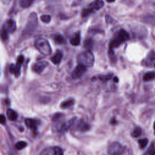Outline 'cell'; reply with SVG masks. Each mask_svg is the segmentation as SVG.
Instances as JSON below:
<instances>
[{"mask_svg":"<svg viewBox=\"0 0 155 155\" xmlns=\"http://www.w3.org/2000/svg\"><path fill=\"white\" fill-rule=\"evenodd\" d=\"M53 39L54 42L57 44H62L65 42L64 38L63 36L60 35V34H56L54 35L53 36Z\"/></svg>","mask_w":155,"mask_h":155,"instance_id":"23","label":"cell"},{"mask_svg":"<svg viewBox=\"0 0 155 155\" xmlns=\"http://www.w3.org/2000/svg\"><path fill=\"white\" fill-rule=\"evenodd\" d=\"M86 71H87V67H86L83 64H79L72 72L71 74L72 78L74 79L80 78L85 74Z\"/></svg>","mask_w":155,"mask_h":155,"instance_id":"7","label":"cell"},{"mask_svg":"<svg viewBox=\"0 0 155 155\" xmlns=\"http://www.w3.org/2000/svg\"><path fill=\"white\" fill-rule=\"evenodd\" d=\"M124 148L122 147V145L117 142L112 143L110 146L108 147L107 150L108 154L111 155L122 154L124 153Z\"/></svg>","mask_w":155,"mask_h":155,"instance_id":"6","label":"cell"},{"mask_svg":"<svg viewBox=\"0 0 155 155\" xmlns=\"http://www.w3.org/2000/svg\"><path fill=\"white\" fill-rule=\"evenodd\" d=\"M106 1L107 2H108V3H113V2H114L115 1V0H106Z\"/></svg>","mask_w":155,"mask_h":155,"instance_id":"38","label":"cell"},{"mask_svg":"<svg viewBox=\"0 0 155 155\" xmlns=\"http://www.w3.org/2000/svg\"><path fill=\"white\" fill-rule=\"evenodd\" d=\"M9 71L13 74L16 77H18L20 75L21 71V65L16 64V65L11 64L9 66Z\"/></svg>","mask_w":155,"mask_h":155,"instance_id":"13","label":"cell"},{"mask_svg":"<svg viewBox=\"0 0 155 155\" xmlns=\"http://www.w3.org/2000/svg\"><path fill=\"white\" fill-rule=\"evenodd\" d=\"M154 63L155 64V53L153 52L149 53V54L146 59V62H145V64H146L147 66H151Z\"/></svg>","mask_w":155,"mask_h":155,"instance_id":"18","label":"cell"},{"mask_svg":"<svg viewBox=\"0 0 155 155\" xmlns=\"http://www.w3.org/2000/svg\"><path fill=\"white\" fill-rule=\"evenodd\" d=\"M70 43L71 45H74V46H77V45H79L81 42V35L80 33L78 32L76 33L73 37L70 39Z\"/></svg>","mask_w":155,"mask_h":155,"instance_id":"15","label":"cell"},{"mask_svg":"<svg viewBox=\"0 0 155 155\" xmlns=\"http://www.w3.org/2000/svg\"><path fill=\"white\" fill-rule=\"evenodd\" d=\"M48 66V62L46 61H39L33 66V70L36 74H40L43 71L45 68Z\"/></svg>","mask_w":155,"mask_h":155,"instance_id":"9","label":"cell"},{"mask_svg":"<svg viewBox=\"0 0 155 155\" xmlns=\"http://www.w3.org/2000/svg\"><path fill=\"white\" fill-rule=\"evenodd\" d=\"M27 144L26 142L20 141V142H18L15 144V148L18 150H21L24 149L27 146Z\"/></svg>","mask_w":155,"mask_h":155,"instance_id":"25","label":"cell"},{"mask_svg":"<svg viewBox=\"0 0 155 155\" xmlns=\"http://www.w3.org/2000/svg\"><path fill=\"white\" fill-rule=\"evenodd\" d=\"M35 46L37 50L45 56H47L52 53V49L49 41L43 38H38L35 42Z\"/></svg>","mask_w":155,"mask_h":155,"instance_id":"4","label":"cell"},{"mask_svg":"<svg viewBox=\"0 0 155 155\" xmlns=\"http://www.w3.org/2000/svg\"><path fill=\"white\" fill-rule=\"evenodd\" d=\"M6 113H7L8 119L9 120L13 121H15L17 120L18 116V113L15 111L12 110V109H11V108L8 109V110H7Z\"/></svg>","mask_w":155,"mask_h":155,"instance_id":"17","label":"cell"},{"mask_svg":"<svg viewBox=\"0 0 155 155\" xmlns=\"http://www.w3.org/2000/svg\"><path fill=\"white\" fill-rule=\"evenodd\" d=\"M90 128V125L84 122L81 121L78 124V129L81 132H86Z\"/></svg>","mask_w":155,"mask_h":155,"instance_id":"21","label":"cell"},{"mask_svg":"<svg viewBox=\"0 0 155 155\" xmlns=\"http://www.w3.org/2000/svg\"><path fill=\"white\" fill-rule=\"evenodd\" d=\"M0 121H1V124H4L6 123V117L4 115H1V118H0Z\"/></svg>","mask_w":155,"mask_h":155,"instance_id":"34","label":"cell"},{"mask_svg":"<svg viewBox=\"0 0 155 155\" xmlns=\"http://www.w3.org/2000/svg\"><path fill=\"white\" fill-rule=\"evenodd\" d=\"M112 77V74H108L106 75H99L96 79H99L103 82L110 80Z\"/></svg>","mask_w":155,"mask_h":155,"instance_id":"26","label":"cell"},{"mask_svg":"<svg viewBox=\"0 0 155 155\" xmlns=\"http://www.w3.org/2000/svg\"><path fill=\"white\" fill-rule=\"evenodd\" d=\"M41 20L44 23H49L51 21V16L48 15H44L41 16Z\"/></svg>","mask_w":155,"mask_h":155,"instance_id":"28","label":"cell"},{"mask_svg":"<svg viewBox=\"0 0 155 155\" xmlns=\"http://www.w3.org/2000/svg\"><path fill=\"white\" fill-rule=\"evenodd\" d=\"M34 0H20V5L22 8H28L33 3Z\"/></svg>","mask_w":155,"mask_h":155,"instance_id":"22","label":"cell"},{"mask_svg":"<svg viewBox=\"0 0 155 155\" xmlns=\"http://www.w3.org/2000/svg\"><path fill=\"white\" fill-rule=\"evenodd\" d=\"M129 38L130 35L128 32L124 29L120 30L115 34L113 40L111 41L109 45V51H113L114 48L120 46L122 43L129 40Z\"/></svg>","mask_w":155,"mask_h":155,"instance_id":"1","label":"cell"},{"mask_svg":"<svg viewBox=\"0 0 155 155\" xmlns=\"http://www.w3.org/2000/svg\"><path fill=\"white\" fill-rule=\"evenodd\" d=\"M38 26V16L35 12L32 13L27 21L25 27L23 32V35L24 37L27 38L30 36L36 30Z\"/></svg>","mask_w":155,"mask_h":155,"instance_id":"2","label":"cell"},{"mask_svg":"<svg viewBox=\"0 0 155 155\" xmlns=\"http://www.w3.org/2000/svg\"><path fill=\"white\" fill-rule=\"evenodd\" d=\"M93 44H94V42H93V41L92 40V38H87L85 41H84V47L86 49H87V50H90L91 49H92L93 47Z\"/></svg>","mask_w":155,"mask_h":155,"instance_id":"19","label":"cell"},{"mask_svg":"<svg viewBox=\"0 0 155 155\" xmlns=\"http://www.w3.org/2000/svg\"><path fill=\"white\" fill-rule=\"evenodd\" d=\"M116 123H117V121L115 119V118H113V119L111 120L110 124H111L112 125H115Z\"/></svg>","mask_w":155,"mask_h":155,"instance_id":"36","label":"cell"},{"mask_svg":"<svg viewBox=\"0 0 155 155\" xmlns=\"http://www.w3.org/2000/svg\"><path fill=\"white\" fill-rule=\"evenodd\" d=\"M62 57H63V54L62 52L58 50L55 53V54H54L53 57L50 58V60L53 64H58L61 61Z\"/></svg>","mask_w":155,"mask_h":155,"instance_id":"14","label":"cell"},{"mask_svg":"<svg viewBox=\"0 0 155 155\" xmlns=\"http://www.w3.org/2000/svg\"><path fill=\"white\" fill-rule=\"evenodd\" d=\"M118 81H119V79H118L117 77H115V78H114V81H115V82H116V83H117Z\"/></svg>","mask_w":155,"mask_h":155,"instance_id":"37","label":"cell"},{"mask_svg":"<svg viewBox=\"0 0 155 155\" xmlns=\"http://www.w3.org/2000/svg\"><path fill=\"white\" fill-rule=\"evenodd\" d=\"M92 13V11L90 10V8H84V9H83V11H82L81 15L83 17H86V16H88L90 13Z\"/></svg>","mask_w":155,"mask_h":155,"instance_id":"30","label":"cell"},{"mask_svg":"<svg viewBox=\"0 0 155 155\" xmlns=\"http://www.w3.org/2000/svg\"><path fill=\"white\" fill-rule=\"evenodd\" d=\"M75 103V100L72 98L66 100V101L62 102L60 105V107L62 109H67L71 107Z\"/></svg>","mask_w":155,"mask_h":155,"instance_id":"16","label":"cell"},{"mask_svg":"<svg viewBox=\"0 0 155 155\" xmlns=\"http://www.w3.org/2000/svg\"><path fill=\"white\" fill-rule=\"evenodd\" d=\"M25 123L26 126L28 128L30 129L33 132L37 131L38 129V121H36L33 119H30V118H27L25 120Z\"/></svg>","mask_w":155,"mask_h":155,"instance_id":"12","label":"cell"},{"mask_svg":"<svg viewBox=\"0 0 155 155\" xmlns=\"http://www.w3.org/2000/svg\"><path fill=\"white\" fill-rule=\"evenodd\" d=\"M74 122V119H72L66 121H57V124L54 125V130L59 133H64L70 128Z\"/></svg>","mask_w":155,"mask_h":155,"instance_id":"5","label":"cell"},{"mask_svg":"<svg viewBox=\"0 0 155 155\" xmlns=\"http://www.w3.org/2000/svg\"><path fill=\"white\" fill-rule=\"evenodd\" d=\"M62 117V114L61 113H56V114H54L52 117V121H54V122H57Z\"/></svg>","mask_w":155,"mask_h":155,"instance_id":"31","label":"cell"},{"mask_svg":"<svg viewBox=\"0 0 155 155\" xmlns=\"http://www.w3.org/2000/svg\"><path fill=\"white\" fill-rule=\"evenodd\" d=\"M142 130L140 127H136L133 132V136L134 138H137L141 134Z\"/></svg>","mask_w":155,"mask_h":155,"instance_id":"27","label":"cell"},{"mask_svg":"<svg viewBox=\"0 0 155 155\" xmlns=\"http://www.w3.org/2000/svg\"><path fill=\"white\" fill-rule=\"evenodd\" d=\"M104 6V2L103 0H95L92 3H91L88 8H90L92 12L95 11H98L103 8Z\"/></svg>","mask_w":155,"mask_h":155,"instance_id":"11","label":"cell"},{"mask_svg":"<svg viewBox=\"0 0 155 155\" xmlns=\"http://www.w3.org/2000/svg\"><path fill=\"white\" fill-rule=\"evenodd\" d=\"M154 67H155V64H154Z\"/></svg>","mask_w":155,"mask_h":155,"instance_id":"40","label":"cell"},{"mask_svg":"<svg viewBox=\"0 0 155 155\" xmlns=\"http://www.w3.org/2000/svg\"><path fill=\"white\" fill-rule=\"evenodd\" d=\"M63 153L64 152L62 149L59 147H54L44 150L40 154L44 155H62Z\"/></svg>","mask_w":155,"mask_h":155,"instance_id":"8","label":"cell"},{"mask_svg":"<svg viewBox=\"0 0 155 155\" xmlns=\"http://www.w3.org/2000/svg\"><path fill=\"white\" fill-rule=\"evenodd\" d=\"M145 154H150V155H153L155 154V149L154 148V147L153 145L150 147V148L149 149V150H147V151L145 153Z\"/></svg>","mask_w":155,"mask_h":155,"instance_id":"32","label":"cell"},{"mask_svg":"<svg viewBox=\"0 0 155 155\" xmlns=\"http://www.w3.org/2000/svg\"><path fill=\"white\" fill-rule=\"evenodd\" d=\"M3 28L5 29L8 33H13L16 29V24L13 20H8L6 21Z\"/></svg>","mask_w":155,"mask_h":155,"instance_id":"10","label":"cell"},{"mask_svg":"<svg viewBox=\"0 0 155 155\" xmlns=\"http://www.w3.org/2000/svg\"><path fill=\"white\" fill-rule=\"evenodd\" d=\"M77 58L79 64H83L87 67H92L95 62V57L93 53L88 50L80 53Z\"/></svg>","mask_w":155,"mask_h":155,"instance_id":"3","label":"cell"},{"mask_svg":"<svg viewBox=\"0 0 155 155\" xmlns=\"http://www.w3.org/2000/svg\"><path fill=\"white\" fill-rule=\"evenodd\" d=\"M149 141L147 139L144 138V139H141L138 140V143L139 145V148L141 149H144L145 147H147V145L148 144Z\"/></svg>","mask_w":155,"mask_h":155,"instance_id":"24","label":"cell"},{"mask_svg":"<svg viewBox=\"0 0 155 155\" xmlns=\"http://www.w3.org/2000/svg\"><path fill=\"white\" fill-rule=\"evenodd\" d=\"M8 32L4 28L2 29V30H1V38L3 41H6L8 40Z\"/></svg>","mask_w":155,"mask_h":155,"instance_id":"29","label":"cell"},{"mask_svg":"<svg viewBox=\"0 0 155 155\" xmlns=\"http://www.w3.org/2000/svg\"><path fill=\"white\" fill-rule=\"evenodd\" d=\"M24 57L23 55H20L18 57V59L16 60V64L20 65H22L23 63L24 62Z\"/></svg>","mask_w":155,"mask_h":155,"instance_id":"33","label":"cell"},{"mask_svg":"<svg viewBox=\"0 0 155 155\" xmlns=\"http://www.w3.org/2000/svg\"><path fill=\"white\" fill-rule=\"evenodd\" d=\"M155 78V73L153 71H149L144 74L143 76V80L144 81H150Z\"/></svg>","mask_w":155,"mask_h":155,"instance_id":"20","label":"cell"},{"mask_svg":"<svg viewBox=\"0 0 155 155\" xmlns=\"http://www.w3.org/2000/svg\"><path fill=\"white\" fill-rule=\"evenodd\" d=\"M12 0H1V2L3 4H8L11 2Z\"/></svg>","mask_w":155,"mask_h":155,"instance_id":"35","label":"cell"},{"mask_svg":"<svg viewBox=\"0 0 155 155\" xmlns=\"http://www.w3.org/2000/svg\"><path fill=\"white\" fill-rule=\"evenodd\" d=\"M153 128H154V133H155V122L154 123V126H153Z\"/></svg>","mask_w":155,"mask_h":155,"instance_id":"39","label":"cell"}]
</instances>
